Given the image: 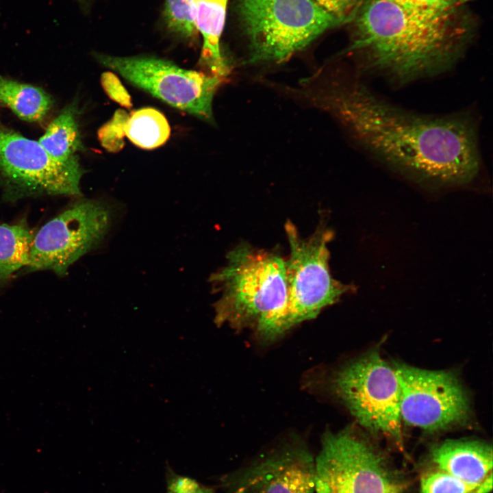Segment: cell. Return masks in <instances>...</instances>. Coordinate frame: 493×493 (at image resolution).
I'll return each instance as SVG.
<instances>
[{"instance_id": "1", "label": "cell", "mask_w": 493, "mask_h": 493, "mask_svg": "<svg viewBox=\"0 0 493 493\" xmlns=\"http://www.w3.org/2000/svg\"><path fill=\"white\" fill-rule=\"evenodd\" d=\"M301 92L367 152L415 181L463 186L481 170L477 127L465 115L432 116L401 109L356 77H338L323 88L305 86Z\"/></svg>"}, {"instance_id": "2", "label": "cell", "mask_w": 493, "mask_h": 493, "mask_svg": "<svg viewBox=\"0 0 493 493\" xmlns=\"http://www.w3.org/2000/svg\"><path fill=\"white\" fill-rule=\"evenodd\" d=\"M351 49L366 66L407 84L439 75L455 65L468 40L466 20L431 18L391 0H363L353 18Z\"/></svg>"}, {"instance_id": "3", "label": "cell", "mask_w": 493, "mask_h": 493, "mask_svg": "<svg viewBox=\"0 0 493 493\" xmlns=\"http://www.w3.org/2000/svg\"><path fill=\"white\" fill-rule=\"evenodd\" d=\"M210 281L220 292L214 305L216 323L251 329L265 342L286 332V260L278 252L241 242Z\"/></svg>"}, {"instance_id": "4", "label": "cell", "mask_w": 493, "mask_h": 493, "mask_svg": "<svg viewBox=\"0 0 493 493\" xmlns=\"http://www.w3.org/2000/svg\"><path fill=\"white\" fill-rule=\"evenodd\" d=\"M250 63H281L344 23L314 0H237Z\"/></svg>"}, {"instance_id": "5", "label": "cell", "mask_w": 493, "mask_h": 493, "mask_svg": "<svg viewBox=\"0 0 493 493\" xmlns=\"http://www.w3.org/2000/svg\"><path fill=\"white\" fill-rule=\"evenodd\" d=\"M79 156L52 157L38 141L0 123V190L5 202L43 196L81 197Z\"/></svg>"}, {"instance_id": "6", "label": "cell", "mask_w": 493, "mask_h": 493, "mask_svg": "<svg viewBox=\"0 0 493 493\" xmlns=\"http://www.w3.org/2000/svg\"><path fill=\"white\" fill-rule=\"evenodd\" d=\"M113 215L112 206L104 201L77 197L35 231L25 271L48 270L66 275L71 265L101 242Z\"/></svg>"}, {"instance_id": "7", "label": "cell", "mask_w": 493, "mask_h": 493, "mask_svg": "<svg viewBox=\"0 0 493 493\" xmlns=\"http://www.w3.org/2000/svg\"><path fill=\"white\" fill-rule=\"evenodd\" d=\"M290 246L286 260L288 309L286 330L316 318L337 302L349 287L334 279L329 270L327 244L331 233L323 224L309 237H302L290 220L285 224Z\"/></svg>"}, {"instance_id": "8", "label": "cell", "mask_w": 493, "mask_h": 493, "mask_svg": "<svg viewBox=\"0 0 493 493\" xmlns=\"http://www.w3.org/2000/svg\"><path fill=\"white\" fill-rule=\"evenodd\" d=\"M332 383L336 394L362 427L402 446L397 375L377 351L341 369Z\"/></svg>"}, {"instance_id": "9", "label": "cell", "mask_w": 493, "mask_h": 493, "mask_svg": "<svg viewBox=\"0 0 493 493\" xmlns=\"http://www.w3.org/2000/svg\"><path fill=\"white\" fill-rule=\"evenodd\" d=\"M94 57L103 66L170 106L203 121H213V99L225 79L185 69L155 56L96 53Z\"/></svg>"}, {"instance_id": "10", "label": "cell", "mask_w": 493, "mask_h": 493, "mask_svg": "<svg viewBox=\"0 0 493 493\" xmlns=\"http://www.w3.org/2000/svg\"><path fill=\"white\" fill-rule=\"evenodd\" d=\"M399 485L384 457L351 429L324 435L315 459V493H387Z\"/></svg>"}, {"instance_id": "11", "label": "cell", "mask_w": 493, "mask_h": 493, "mask_svg": "<svg viewBox=\"0 0 493 493\" xmlns=\"http://www.w3.org/2000/svg\"><path fill=\"white\" fill-rule=\"evenodd\" d=\"M401 390V420L428 432L465 422L470 405L464 389L454 374L396 364Z\"/></svg>"}, {"instance_id": "12", "label": "cell", "mask_w": 493, "mask_h": 493, "mask_svg": "<svg viewBox=\"0 0 493 493\" xmlns=\"http://www.w3.org/2000/svg\"><path fill=\"white\" fill-rule=\"evenodd\" d=\"M227 482L229 493H315V459L301 444H288Z\"/></svg>"}, {"instance_id": "13", "label": "cell", "mask_w": 493, "mask_h": 493, "mask_svg": "<svg viewBox=\"0 0 493 493\" xmlns=\"http://www.w3.org/2000/svg\"><path fill=\"white\" fill-rule=\"evenodd\" d=\"M431 459L436 468L472 485L492 472V446L477 440H446L433 448Z\"/></svg>"}, {"instance_id": "14", "label": "cell", "mask_w": 493, "mask_h": 493, "mask_svg": "<svg viewBox=\"0 0 493 493\" xmlns=\"http://www.w3.org/2000/svg\"><path fill=\"white\" fill-rule=\"evenodd\" d=\"M194 23L203 37L199 64L212 75L225 79L229 65L223 54L220 38L225 23L228 0H192Z\"/></svg>"}, {"instance_id": "15", "label": "cell", "mask_w": 493, "mask_h": 493, "mask_svg": "<svg viewBox=\"0 0 493 493\" xmlns=\"http://www.w3.org/2000/svg\"><path fill=\"white\" fill-rule=\"evenodd\" d=\"M77 99L66 105L49 123L38 142L53 158L66 162L78 157L84 147L78 122Z\"/></svg>"}, {"instance_id": "16", "label": "cell", "mask_w": 493, "mask_h": 493, "mask_svg": "<svg viewBox=\"0 0 493 493\" xmlns=\"http://www.w3.org/2000/svg\"><path fill=\"white\" fill-rule=\"evenodd\" d=\"M0 102L21 120L41 122L53 107V99L42 88L0 74Z\"/></svg>"}, {"instance_id": "17", "label": "cell", "mask_w": 493, "mask_h": 493, "mask_svg": "<svg viewBox=\"0 0 493 493\" xmlns=\"http://www.w3.org/2000/svg\"><path fill=\"white\" fill-rule=\"evenodd\" d=\"M34 233L25 218L13 224L0 223V288L27 266Z\"/></svg>"}, {"instance_id": "18", "label": "cell", "mask_w": 493, "mask_h": 493, "mask_svg": "<svg viewBox=\"0 0 493 493\" xmlns=\"http://www.w3.org/2000/svg\"><path fill=\"white\" fill-rule=\"evenodd\" d=\"M125 136L135 145L151 149L164 144L170 128L167 119L159 110L143 108L133 111L125 126Z\"/></svg>"}, {"instance_id": "19", "label": "cell", "mask_w": 493, "mask_h": 493, "mask_svg": "<svg viewBox=\"0 0 493 493\" xmlns=\"http://www.w3.org/2000/svg\"><path fill=\"white\" fill-rule=\"evenodd\" d=\"M164 18L168 28L186 39L195 38L197 29L192 0H166Z\"/></svg>"}, {"instance_id": "20", "label": "cell", "mask_w": 493, "mask_h": 493, "mask_svg": "<svg viewBox=\"0 0 493 493\" xmlns=\"http://www.w3.org/2000/svg\"><path fill=\"white\" fill-rule=\"evenodd\" d=\"M477 485H472L435 468L420 477V493H472Z\"/></svg>"}, {"instance_id": "21", "label": "cell", "mask_w": 493, "mask_h": 493, "mask_svg": "<svg viewBox=\"0 0 493 493\" xmlns=\"http://www.w3.org/2000/svg\"><path fill=\"white\" fill-rule=\"evenodd\" d=\"M129 114L123 110H117L112 118L98 130V139L107 151L116 153L124 146L125 126Z\"/></svg>"}, {"instance_id": "22", "label": "cell", "mask_w": 493, "mask_h": 493, "mask_svg": "<svg viewBox=\"0 0 493 493\" xmlns=\"http://www.w3.org/2000/svg\"><path fill=\"white\" fill-rule=\"evenodd\" d=\"M101 84L110 99L124 108H130L132 106L130 95L114 73L110 71L103 73L101 76Z\"/></svg>"}, {"instance_id": "23", "label": "cell", "mask_w": 493, "mask_h": 493, "mask_svg": "<svg viewBox=\"0 0 493 493\" xmlns=\"http://www.w3.org/2000/svg\"><path fill=\"white\" fill-rule=\"evenodd\" d=\"M314 1L344 23H346L352 21L363 0Z\"/></svg>"}, {"instance_id": "24", "label": "cell", "mask_w": 493, "mask_h": 493, "mask_svg": "<svg viewBox=\"0 0 493 493\" xmlns=\"http://www.w3.org/2000/svg\"><path fill=\"white\" fill-rule=\"evenodd\" d=\"M168 493H212L194 480L183 476L173 478L168 487Z\"/></svg>"}, {"instance_id": "25", "label": "cell", "mask_w": 493, "mask_h": 493, "mask_svg": "<svg viewBox=\"0 0 493 493\" xmlns=\"http://www.w3.org/2000/svg\"><path fill=\"white\" fill-rule=\"evenodd\" d=\"M492 489V472L480 482L472 493H490Z\"/></svg>"}, {"instance_id": "26", "label": "cell", "mask_w": 493, "mask_h": 493, "mask_svg": "<svg viewBox=\"0 0 493 493\" xmlns=\"http://www.w3.org/2000/svg\"><path fill=\"white\" fill-rule=\"evenodd\" d=\"M401 490H402V485H399L394 488L393 489H392L387 493H401Z\"/></svg>"}, {"instance_id": "27", "label": "cell", "mask_w": 493, "mask_h": 493, "mask_svg": "<svg viewBox=\"0 0 493 493\" xmlns=\"http://www.w3.org/2000/svg\"><path fill=\"white\" fill-rule=\"evenodd\" d=\"M77 2H79L82 5H88L90 3H92L95 0H76Z\"/></svg>"}]
</instances>
